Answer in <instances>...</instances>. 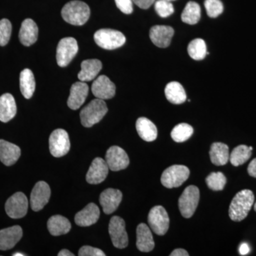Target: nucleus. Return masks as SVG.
<instances>
[{
  "label": "nucleus",
  "instance_id": "2f4dec72",
  "mask_svg": "<svg viewBox=\"0 0 256 256\" xmlns=\"http://www.w3.org/2000/svg\"><path fill=\"white\" fill-rule=\"evenodd\" d=\"M252 154V150L248 146L240 144L234 148L229 156V160L234 166H238L246 162Z\"/></svg>",
  "mask_w": 256,
  "mask_h": 256
},
{
  "label": "nucleus",
  "instance_id": "5701e85b",
  "mask_svg": "<svg viewBox=\"0 0 256 256\" xmlns=\"http://www.w3.org/2000/svg\"><path fill=\"white\" fill-rule=\"evenodd\" d=\"M136 246L141 252H150L154 249V242L150 229L146 224H140L137 228Z\"/></svg>",
  "mask_w": 256,
  "mask_h": 256
},
{
  "label": "nucleus",
  "instance_id": "58836bf2",
  "mask_svg": "<svg viewBox=\"0 0 256 256\" xmlns=\"http://www.w3.org/2000/svg\"><path fill=\"white\" fill-rule=\"evenodd\" d=\"M79 256H105L106 254L100 249L89 246H84L80 248L78 252Z\"/></svg>",
  "mask_w": 256,
  "mask_h": 256
},
{
  "label": "nucleus",
  "instance_id": "a18cd8bd",
  "mask_svg": "<svg viewBox=\"0 0 256 256\" xmlns=\"http://www.w3.org/2000/svg\"><path fill=\"white\" fill-rule=\"evenodd\" d=\"M58 256H74V254L67 249H63L58 254Z\"/></svg>",
  "mask_w": 256,
  "mask_h": 256
},
{
  "label": "nucleus",
  "instance_id": "c03bdc74",
  "mask_svg": "<svg viewBox=\"0 0 256 256\" xmlns=\"http://www.w3.org/2000/svg\"><path fill=\"white\" fill-rule=\"evenodd\" d=\"M239 252H240V254L242 256L247 255L249 252H250V248H249L248 245L246 242H244L242 245L240 246V248H239Z\"/></svg>",
  "mask_w": 256,
  "mask_h": 256
},
{
  "label": "nucleus",
  "instance_id": "bb28decb",
  "mask_svg": "<svg viewBox=\"0 0 256 256\" xmlns=\"http://www.w3.org/2000/svg\"><path fill=\"white\" fill-rule=\"evenodd\" d=\"M48 232L54 236L68 234L72 228V224L68 218L60 215L50 217L47 222Z\"/></svg>",
  "mask_w": 256,
  "mask_h": 256
},
{
  "label": "nucleus",
  "instance_id": "c9c22d12",
  "mask_svg": "<svg viewBox=\"0 0 256 256\" xmlns=\"http://www.w3.org/2000/svg\"><path fill=\"white\" fill-rule=\"evenodd\" d=\"M204 6L207 14L210 18H217L224 11V5L220 0H205Z\"/></svg>",
  "mask_w": 256,
  "mask_h": 256
},
{
  "label": "nucleus",
  "instance_id": "473e14b6",
  "mask_svg": "<svg viewBox=\"0 0 256 256\" xmlns=\"http://www.w3.org/2000/svg\"><path fill=\"white\" fill-rule=\"evenodd\" d=\"M188 52L190 57L196 60H203L208 54L206 43L202 38L192 40L188 47Z\"/></svg>",
  "mask_w": 256,
  "mask_h": 256
},
{
  "label": "nucleus",
  "instance_id": "20e7f679",
  "mask_svg": "<svg viewBox=\"0 0 256 256\" xmlns=\"http://www.w3.org/2000/svg\"><path fill=\"white\" fill-rule=\"evenodd\" d=\"M94 40L98 46L107 50H114L124 46L126 38L122 32L110 28H101L96 32Z\"/></svg>",
  "mask_w": 256,
  "mask_h": 256
},
{
  "label": "nucleus",
  "instance_id": "9b49d317",
  "mask_svg": "<svg viewBox=\"0 0 256 256\" xmlns=\"http://www.w3.org/2000/svg\"><path fill=\"white\" fill-rule=\"evenodd\" d=\"M68 132L63 129L55 130L50 137V150L55 158L66 156L70 150Z\"/></svg>",
  "mask_w": 256,
  "mask_h": 256
},
{
  "label": "nucleus",
  "instance_id": "c756f323",
  "mask_svg": "<svg viewBox=\"0 0 256 256\" xmlns=\"http://www.w3.org/2000/svg\"><path fill=\"white\" fill-rule=\"evenodd\" d=\"M20 90L24 97L26 99L31 98L35 92L36 82L34 76L30 69H24L20 76Z\"/></svg>",
  "mask_w": 256,
  "mask_h": 256
},
{
  "label": "nucleus",
  "instance_id": "2eb2a0df",
  "mask_svg": "<svg viewBox=\"0 0 256 256\" xmlns=\"http://www.w3.org/2000/svg\"><path fill=\"white\" fill-rule=\"evenodd\" d=\"M174 28L164 25H156L150 31V38L156 46L160 48H166L171 44L174 36Z\"/></svg>",
  "mask_w": 256,
  "mask_h": 256
},
{
  "label": "nucleus",
  "instance_id": "4be33fe9",
  "mask_svg": "<svg viewBox=\"0 0 256 256\" xmlns=\"http://www.w3.org/2000/svg\"><path fill=\"white\" fill-rule=\"evenodd\" d=\"M21 156V149L16 144L0 140V161L6 166H12Z\"/></svg>",
  "mask_w": 256,
  "mask_h": 256
},
{
  "label": "nucleus",
  "instance_id": "f3484780",
  "mask_svg": "<svg viewBox=\"0 0 256 256\" xmlns=\"http://www.w3.org/2000/svg\"><path fill=\"white\" fill-rule=\"evenodd\" d=\"M122 194L118 190L107 188L100 194V204L104 213L110 214L118 208L122 201Z\"/></svg>",
  "mask_w": 256,
  "mask_h": 256
},
{
  "label": "nucleus",
  "instance_id": "393cba45",
  "mask_svg": "<svg viewBox=\"0 0 256 256\" xmlns=\"http://www.w3.org/2000/svg\"><path fill=\"white\" fill-rule=\"evenodd\" d=\"M82 70L79 72L78 78L80 82H90L97 76L102 69V65L100 60H88L82 62Z\"/></svg>",
  "mask_w": 256,
  "mask_h": 256
},
{
  "label": "nucleus",
  "instance_id": "ddd939ff",
  "mask_svg": "<svg viewBox=\"0 0 256 256\" xmlns=\"http://www.w3.org/2000/svg\"><path fill=\"white\" fill-rule=\"evenodd\" d=\"M50 196V190L48 184L44 181L37 182L30 196L32 210L34 212L42 210L48 204Z\"/></svg>",
  "mask_w": 256,
  "mask_h": 256
},
{
  "label": "nucleus",
  "instance_id": "49530a36",
  "mask_svg": "<svg viewBox=\"0 0 256 256\" xmlns=\"http://www.w3.org/2000/svg\"><path fill=\"white\" fill-rule=\"evenodd\" d=\"M13 256H25L24 254H22V252H16V254H14L12 255Z\"/></svg>",
  "mask_w": 256,
  "mask_h": 256
},
{
  "label": "nucleus",
  "instance_id": "4c0bfd02",
  "mask_svg": "<svg viewBox=\"0 0 256 256\" xmlns=\"http://www.w3.org/2000/svg\"><path fill=\"white\" fill-rule=\"evenodd\" d=\"M12 28V24L8 18L0 20V46H6L10 42Z\"/></svg>",
  "mask_w": 256,
  "mask_h": 256
},
{
  "label": "nucleus",
  "instance_id": "1a4fd4ad",
  "mask_svg": "<svg viewBox=\"0 0 256 256\" xmlns=\"http://www.w3.org/2000/svg\"><path fill=\"white\" fill-rule=\"evenodd\" d=\"M28 206L26 195L22 192H16L8 198L5 204V210L10 218L18 220L26 216Z\"/></svg>",
  "mask_w": 256,
  "mask_h": 256
},
{
  "label": "nucleus",
  "instance_id": "ea45409f",
  "mask_svg": "<svg viewBox=\"0 0 256 256\" xmlns=\"http://www.w3.org/2000/svg\"><path fill=\"white\" fill-rule=\"evenodd\" d=\"M116 6L122 13L130 14L133 12L132 0H114Z\"/></svg>",
  "mask_w": 256,
  "mask_h": 256
},
{
  "label": "nucleus",
  "instance_id": "f8f14e48",
  "mask_svg": "<svg viewBox=\"0 0 256 256\" xmlns=\"http://www.w3.org/2000/svg\"><path fill=\"white\" fill-rule=\"evenodd\" d=\"M106 162L109 169L114 172L126 169L130 164L127 153L118 146H112L108 150Z\"/></svg>",
  "mask_w": 256,
  "mask_h": 256
},
{
  "label": "nucleus",
  "instance_id": "b1692460",
  "mask_svg": "<svg viewBox=\"0 0 256 256\" xmlns=\"http://www.w3.org/2000/svg\"><path fill=\"white\" fill-rule=\"evenodd\" d=\"M16 114L14 98L10 94L0 96V121L8 122L14 118Z\"/></svg>",
  "mask_w": 256,
  "mask_h": 256
},
{
  "label": "nucleus",
  "instance_id": "f257e3e1",
  "mask_svg": "<svg viewBox=\"0 0 256 256\" xmlns=\"http://www.w3.org/2000/svg\"><path fill=\"white\" fill-rule=\"evenodd\" d=\"M254 200L255 196L250 190H244L237 193L229 207L230 220L236 222L245 220L252 210Z\"/></svg>",
  "mask_w": 256,
  "mask_h": 256
},
{
  "label": "nucleus",
  "instance_id": "a878e982",
  "mask_svg": "<svg viewBox=\"0 0 256 256\" xmlns=\"http://www.w3.org/2000/svg\"><path fill=\"white\" fill-rule=\"evenodd\" d=\"M136 130L140 137L146 142H152L158 138V129L156 124L146 118L142 117L138 119Z\"/></svg>",
  "mask_w": 256,
  "mask_h": 256
},
{
  "label": "nucleus",
  "instance_id": "cd10ccee",
  "mask_svg": "<svg viewBox=\"0 0 256 256\" xmlns=\"http://www.w3.org/2000/svg\"><path fill=\"white\" fill-rule=\"evenodd\" d=\"M165 96L171 104H182L186 100V94L182 86L178 82H170L164 89Z\"/></svg>",
  "mask_w": 256,
  "mask_h": 256
},
{
  "label": "nucleus",
  "instance_id": "f704fd0d",
  "mask_svg": "<svg viewBox=\"0 0 256 256\" xmlns=\"http://www.w3.org/2000/svg\"><path fill=\"white\" fill-rule=\"evenodd\" d=\"M207 186L213 191H222L226 184V178L222 172L210 173L206 178Z\"/></svg>",
  "mask_w": 256,
  "mask_h": 256
},
{
  "label": "nucleus",
  "instance_id": "39448f33",
  "mask_svg": "<svg viewBox=\"0 0 256 256\" xmlns=\"http://www.w3.org/2000/svg\"><path fill=\"white\" fill-rule=\"evenodd\" d=\"M200 198V190L197 186L191 185L185 188L178 200V208L183 217L191 218L198 206Z\"/></svg>",
  "mask_w": 256,
  "mask_h": 256
},
{
  "label": "nucleus",
  "instance_id": "72a5a7b5",
  "mask_svg": "<svg viewBox=\"0 0 256 256\" xmlns=\"http://www.w3.org/2000/svg\"><path fill=\"white\" fill-rule=\"evenodd\" d=\"M193 128L190 124H178L173 128L171 132V137L175 142H183L190 139L193 134Z\"/></svg>",
  "mask_w": 256,
  "mask_h": 256
},
{
  "label": "nucleus",
  "instance_id": "412c9836",
  "mask_svg": "<svg viewBox=\"0 0 256 256\" xmlns=\"http://www.w3.org/2000/svg\"><path fill=\"white\" fill-rule=\"evenodd\" d=\"M38 30L36 24L31 18H26L22 24L18 38L20 41L25 46L34 44L38 38Z\"/></svg>",
  "mask_w": 256,
  "mask_h": 256
},
{
  "label": "nucleus",
  "instance_id": "0eeeda50",
  "mask_svg": "<svg viewBox=\"0 0 256 256\" xmlns=\"http://www.w3.org/2000/svg\"><path fill=\"white\" fill-rule=\"evenodd\" d=\"M78 46L73 37L62 38L58 42L56 50L57 64L60 67H66L70 63L78 53Z\"/></svg>",
  "mask_w": 256,
  "mask_h": 256
},
{
  "label": "nucleus",
  "instance_id": "e433bc0d",
  "mask_svg": "<svg viewBox=\"0 0 256 256\" xmlns=\"http://www.w3.org/2000/svg\"><path fill=\"white\" fill-rule=\"evenodd\" d=\"M154 10L160 18H166L174 13V6L171 2L158 0L154 4Z\"/></svg>",
  "mask_w": 256,
  "mask_h": 256
},
{
  "label": "nucleus",
  "instance_id": "423d86ee",
  "mask_svg": "<svg viewBox=\"0 0 256 256\" xmlns=\"http://www.w3.org/2000/svg\"><path fill=\"white\" fill-rule=\"evenodd\" d=\"M190 172L188 166L184 165H173L163 172L161 182L168 188H178L188 180Z\"/></svg>",
  "mask_w": 256,
  "mask_h": 256
},
{
  "label": "nucleus",
  "instance_id": "dca6fc26",
  "mask_svg": "<svg viewBox=\"0 0 256 256\" xmlns=\"http://www.w3.org/2000/svg\"><path fill=\"white\" fill-rule=\"evenodd\" d=\"M109 168L106 160L96 158L92 161L86 174V181L90 184L102 183L108 174Z\"/></svg>",
  "mask_w": 256,
  "mask_h": 256
},
{
  "label": "nucleus",
  "instance_id": "09e8293b",
  "mask_svg": "<svg viewBox=\"0 0 256 256\" xmlns=\"http://www.w3.org/2000/svg\"><path fill=\"white\" fill-rule=\"evenodd\" d=\"M165 1L172 2V1H174V0H165Z\"/></svg>",
  "mask_w": 256,
  "mask_h": 256
},
{
  "label": "nucleus",
  "instance_id": "7c9ffc66",
  "mask_svg": "<svg viewBox=\"0 0 256 256\" xmlns=\"http://www.w3.org/2000/svg\"><path fill=\"white\" fill-rule=\"evenodd\" d=\"M182 21L188 24H196L201 18V8L195 2H188L182 13Z\"/></svg>",
  "mask_w": 256,
  "mask_h": 256
},
{
  "label": "nucleus",
  "instance_id": "c85d7f7f",
  "mask_svg": "<svg viewBox=\"0 0 256 256\" xmlns=\"http://www.w3.org/2000/svg\"><path fill=\"white\" fill-rule=\"evenodd\" d=\"M212 162L216 166H223L227 164L229 160V149L228 146L222 142L213 143L210 152Z\"/></svg>",
  "mask_w": 256,
  "mask_h": 256
},
{
  "label": "nucleus",
  "instance_id": "aec40b11",
  "mask_svg": "<svg viewBox=\"0 0 256 256\" xmlns=\"http://www.w3.org/2000/svg\"><path fill=\"white\" fill-rule=\"evenodd\" d=\"M100 210L94 203L88 204L84 210L75 216V222L79 226L86 227L94 225L99 220Z\"/></svg>",
  "mask_w": 256,
  "mask_h": 256
},
{
  "label": "nucleus",
  "instance_id": "7ed1b4c3",
  "mask_svg": "<svg viewBox=\"0 0 256 256\" xmlns=\"http://www.w3.org/2000/svg\"><path fill=\"white\" fill-rule=\"evenodd\" d=\"M108 110V109L104 100L94 99L80 111L82 124L86 128L92 127L104 118Z\"/></svg>",
  "mask_w": 256,
  "mask_h": 256
},
{
  "label": "nucleus",
  "instance_id": "79ce46f5",
  "mask_svg": "<svg viewBox=\"0 0 256 256\" xmlns=\"http://www.w3.org/2000/svg\"><path fill=\"white\" fill-rule=\"evenodd\" d=\"M248 172L250 176L256 178V158L252 160L248 166Z\"/></svg>",
  "mask_w": 256,
  "mask_h": 256
},
{
  "label": "nucleus",
  "instance_id": "6ab92c4d",
  "mask_svg": "<svg viewBox=\"0 0 256 256\" xmlns=\"http://www.w3.org/2000/svg\"><path fill=\"white\" fill-rule=\"evenodd\" d=\"M22 228L14 226L0 230V250H8L12 248L22 238Z\"/></svg>",
  "mask_w": 256,
  "mask_h": 256
},
{
  "label": "nucleus",
  "instance_id": "6e6552de",
  "mask_svg": "<svg viewBox=\"0 0 256 256\" xmlns=\"http://www.w3.org/2000/svg\"><path fill=\"white\" fill-rule=\"evenodd\" d=\"M148 224L156 235L166 234L170 227V218L164 207L156 206L152 208L148 214Z\"/></svg>",
  "mask_w": 256,
  "mask_h": 256
},
{
  "label": "nucleus",
  "instance_id": "f03ea898",
  "mask_svg": "<svg viewBox=\"0 0 256 256\" xmlns=\"http://www.w3.org/2000/svg\"><path fill=\"white\" fill-rule=\"evenodd\" d=\"M90 10L86 3L73 0L64 5L62 16L67 23L75 26L85 24L90 18Z\"/></svg>",
  "mask_w": 256,
  "mask_h": 256
},
{
  "label": "nucleus",
  "instance_id": "a211bd4d",
  "mask_svg": "<svg viewBox=\"0 0 256 256\" xmlns=\"http://www.w3.org/2000/svg\"><path fill=\"white\" fill-rule=\"evenodd\" d=\"M88 90V86L85 82H78L74 84L70 88V96L67 100L68 107L72 110H78L85 102Z\"/></svg>",
  "mask_w": 256,
  "mask_h": 256
},
{
  "label": "nucleus",
  "instance_id": "a19ab883",
  "mask_svg": "<svg viewBox=\"0 0 256 256\" xmlns=\"http://www.w3.org/2000/svg\"><path fill=\"white\" fill-rule=\"evenodd\" d=\"M132 2L140 9L148 10L154 4L156 0H132Z\"/></svg>",
  "mask_w": 256,
  "mask_h": 256
},
{
  "label": "nucleus",
  "instance_id": "4468645a",
  "mask_svg": "<svg viewBox=\"0 0 256 256\" xmlns=\"http://www.w3.org/2000/svg\"><path fill=\"white\" fill-rule=\"evenodd\" d=\"M116 86L108 77L101 75L92 82V90L96 98L108 100L116 95Z\"/></svg>",
  "mask_w": 256,
  "mask_h": 256
},
{
  "label": "nucleus",
  "instance_id": "de8ad7c7",
  "mask_svg": "<svg viewBox=\"0 0 256 256\" xmlns=\"http://www.w3.org/2000/svg\"><path fill=\"white\" fill-rule=\"evenodd\" d=\"M254 210H255V212H256V202L255 203V205H254Z\"/></svg>",
  "mask_w": 256,
  "mask_h": 256
},
{
  "label": "nucleus",
  "instance_id": "37998d69",
  "mask_svg": "<svg viewBox=\"0 0 256 256\" xmlns=\"http://www.w3.org/2000/svg\"><path fill=\"white\" fill-rule=\"evenodd\" d=\"M190 254L186 250L182 248L175 249L170 254V256H188Z\"/></svg>",
  "mask_w": 256,
  "mask_h": 256
},
{
  "label": "nucleus",
  "instance_id": "9d476101",
  "mask_svg": "<svg viewBox=\"0 0 256 256\" xmlns=\"http://www.w3.org/2000/svg\"><path fill=\"white\" fill-rule=\"evenodd\" d=\"M108 230L114 247L122 249L128 246V236L126 230V223L122 218L118 216L112 217L109 223Z\"/></svg>",
  "mask_w": 256,
  "mask_h": 256
}]
</instances>
